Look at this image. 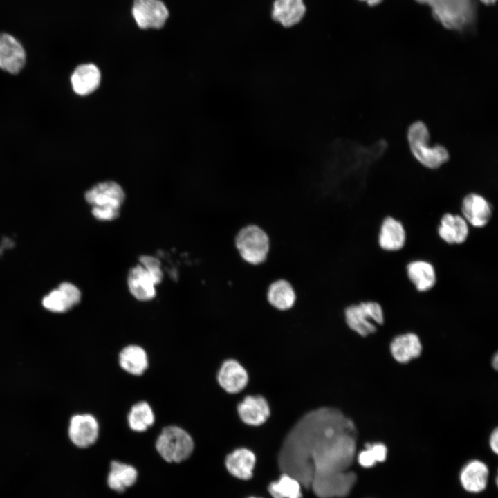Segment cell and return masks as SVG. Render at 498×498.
Listing matches in <instances>:
<instances>
[{"instance_id":"obj_1","label":"cell","mask_w":498,"mask_h":498,"mask_svg":"<svg viewBox=\"0 0 498 498\" xmlns=\"http://www.w3.org/2000/svg\"><path fill=\"white\" fill-rule=\"evenodd\" d=\"M353 422L340 410L324 407L305 414L287 435L279 454L280 465L295 473L315 492L328 497L347 481L346 469L356 449Z\"/></svg>"},{"instance_id":"obj_2","label":"cell","mask_w":498,"mask_h":498,"mask_svg":"<svg viewBox=\"0 0 498 498\" xmlns=\"http://www.w3.org/2000/svg\"><path fill=\"white\" fill-rule=\"evenodd\" d=\"M433 17L449 30L463 31L476 20L474 0H427Z\"/></svg>"},{"instance_id":"obj_3","label":"cell","mask_w":498,"mask_h":498,"mask_svg":"<svg viewBox=\"0 0 498 498\" xmlns=\"http://www.w3.org/2000/svg\"><path fill=\"white\" fill-rule=\"evenodd\" d=\"M407 140L410 151L423 166L436 169L448 161L450 154L441 145L430 146V133L422 121L413 122L407 131Z\"/></svg>"},{"instance_id":"obj_4","label":"cell","mask_w":498,"mask_h":498,"mask_svg":"<svg viewBox=\"0 0 498 498\" xmlns=\"http://www.w3.org/2000/svg\"><path fill=\"white\" fill-rule=\"evenodd\" d=\"M234 244L241 259L252 266L264 263L270 250L268 235L261 227L254 224L246 225L239 230Z\"/></svg>"},{"instance_id":"obj_5","label":"cell","mask_w":498,"mask_h":498,"mask_svg":"<svg viewBox=\"0 0 498 498\" xmlns=\"http://www.w3.org/2000/svg\"><path fill=\"white\" fill-rule=\"evenodd\" d=\"M156 449L168 463H181L193 452L194 443L192 436L184 429L170 425L163 429L156 441Z\"/></svg>"},{"instance_id":"obj_6","label":"cell","mask_w":498,"mask_h":498,"mask_svg":"<svg viewBox=\"0 0 498 498\" xmlns=\"http://www.w3.org/2000/svg\"><path fill=\"white\" fill-rule=\"evenodd\" d=\"M344 316L348 326L363 337L375 333L377 326L382 325L385 321L380 304L371 301L347 306Z\"/></svg>"},{"instance_id":"obj_7","label":"cell","mask_w":498,"mask_h":498,"mask_svg":"<svg viewBox=\"0 0 498 498\" xmlns=\"http://www.w3.org/2000/svg\"><path fill=\"white\" fill-rule=\"evenodd\" d=\"M132 15L140 28H160L167 21L169 12L160 0H134Z\"/></svg>"},{"instance_id":"obj_8","label":"cell","mask_w":498,"mask_h":498,"mask_svg":"<svg viewBox=\"0 0 498 498\" xmlns=\"http://www.w3.org/2000/svg\"><path fill=\"white\" fill-rule=\"evenodd\" d=\"M99 432V423L91 414H77L70 421L68 436L77 447L84 448L93 445L98 438Z\"/></svg>"},{"instance_id":"obj_9","label":"cell","mask_w":498,"mask_h":498,"mask_svg":"<svg viewBox=\"0 0 498 498\" xmlns=\"http://www.w3.org/2000/svg\"><path fill=\"white\" fill-rule=\"evenodd\" d=\"M84 196L93 207L120 209L125 194L118 183L109 181L94 185L85 193Z\"/></svg>"},{"instance_id":"obj_10","label":"cell","mask_w":498,"mask_h":498,"mask_svg":"<svg viewBox=\"0 0 498 498\" xmlns=\"http://www.w3.org/2000/svg\"><path fill=\"white\" fill-rule=\"evenodd\" d=\"M26 63V52L12 35L0 34V68L12 74L18 73Z\"/></svg>"},{"instance_id":"obj_11","label":"cell","mask_w":498,"mask_h":498,"mask_svg":"<svg viewBox=\"0 0 498 498\" xmlns=\"http://www.w3.org/2000/svg\"><path fill=\"white\" fill-rule=\"evenodd\" d=\"M461 212L468 223L475 228H482L490 221L492 210L490 204L483 196L470 193L463 199Z\"/></svg>"},{"instance_id":"obj_12","label":"cell","mask_w":498,"mask_h":498,"mask_svg":"<svg viewBox=\"0 0 498 498\" xmlns=\"http://www.w3.org/2000/svg\"><path fill=\"white\" fill-rule=\"evenodd\" d=\"M80 299L81 292L76 286L63 282L44 297L42 304L50 311L63 313L77 304Z\"/></svg>"},{"instance_id":"obj_13","label":"cell","mask_w":498,"mask_h":498,"mask_svg":"<svg viewBox=\"0 0 498 498\" xmlns=\"http://www.w3.org/2000/svg\"><path fill=\"white\" fill-rule=\"evenodd\" d=\"M306 12V7L304 0H274L271 17L282 26L290 28L298 24Z\"/></svg>"},{"instance_id":"obj_14","label":"cell","mask_w":498,"mask_h":498,"mask_svg":"<svg viewBox=\"0 0 498 498\" xmlns=\"http://www.w3.org/2000/svg\"><path fill=\"white\" fill-rule=\"evenodd\" d=\"M220 386L227 392L241 391L248 382V375L243 367L235 360H225L217 374Z\"/></svg>"},{"instance_id":"obj_15","label":"cell","mask_w":498,"mask_h":498,"mask_svg":"<svg viewBox=\"0 0 498 498\" xmlns=\"http://www.w3.org/2000/svg\"><path fill=\"white\" fill-rule=\"evenodd\" d=\"M438 234L448 244L463 243L468 237V223L461 215L446 213L440 220Z\"/></svg>"},{"instance_id":"obj_16","label":"cell","mask_w":498,"mask_h":498,"mask_svg":"<svg viewBox=\"0 0 498 498\" xmlns=\"http://www.w3.org/2000/svg\"><path fill=\"white\" fill-rule=\"evenodd\" d=\"M239 417L245 423L257 426L266 422L270 416V407L261 396H247L237 407Z\"/></svg>"},{"instance_id":"obj_17","label":"cell","mask_w":498,"mask_h":498,"mask_svg":"<svg viewBox=\"0 0 498 498\" xmlns=\"http://www.w3.org/2000/svg\"><path fill=\"white\" fill-rule=\"evenodd\" d=\"M101 73L93 64H83L74 70L71 82L73 91L79 95H88L100 86Z\"/></svg>"},{"instance_id":"obj_18","label":"cell","mask_w":498,"mask_h":498,"mask_svg":"<svg viewBox=\"0 0 498 498\" xmlns=\"http://www.w3.org/2000/svg\"><path fill=\"white\" fill-rule=\"evenodd\" d=\"M406 232L402 223L391 216L386 217L380 226L378 244L386 251H398L403 248Z\"/></svg>"},{"instance_id":"obj_19","label":"cell","mask_w":498,"mask_h":498,"mask_svg":"<svg viewBox=\"0 0 498 498\" xmlns=\"http://www.w3.org/2000/svg\"><path fill=\"white\" fill-rule=\"evenodd\" d=\"M127 284L130 293L137 299L148 301L156 296V284L149 274L140 265L131 268Z\"/></svg>"},{"instance_id":"obj_20","label":"cell","mask_w":498,"mask_h":498,"mask_svg":"<svg viewBox=\"0 0 498 498\" xmlns=\"http://www.w3.org/2000/svg\"><path fill=\"white\" fill-rule=\"evenodd\" d=\"M138 472L133 465L112 461L107 474V483L113 491L122 493L137 481Z\"/></svg>"},{"instance_id":"obj_21","label":"cell","mask_w":498,"mask_h":498,"mask_svg":"<svg viewBox=\"0 0 498 498\" xmlns=\"http://www.w3.org/2000/svg\"><path fill=\"white\" fill-rule=\"evenodd\" d=\"M390 351L397 362L407 363L421 355L422 344L417 335L407 333L399 335L392 340Z\"/></svg>"},{"instance_id":"obj_22","label":"cell","mask_w":498,"mask_h":498,"mask_svg":"<svg viewBox=\"0 0 498 498\" xmlns=\"http://www.w3.org/2000/svg\"><path fill=\"white\" fill-rule=\"evenodd\" d=\"M409 281L419 292L432 289L436 282V274L432 264L424 260H414L407 265Z\"/></svg>"},{"instance_id":"obj_23","label":"cell","mask_w":498,"mask_h":498,"mask_svg":"<svg viewBox=\"0 0 498 498\" xmlns=\"http://www.w3.org/2000/svg\"><path fill=\"white\" fill-rule=\"evenodd\" d=\"M255 461V454L252 451L246 448H239L227 456L225 467L232 475L246 480L252 476Z\"/></svg>"},{"instance_id":"obj_24","label":"cell","mask_w":498,"mask_h":498,"mask_svg":"<svg viewBox=\"0 0 498 498\" xmlns=\"http://www.w3.org/2000/svg\"><path fill=\"white\" fill-rule=\"evenodd\" d=\"M266 299L275 308L286 311L291 308L295 304L296 294L293 286L288 281L279 279L268 286Z\"/></svg>"},{"instance_id":"obj_25","label":"cell","mask_w":498,"mask_h":498,"mask_svg":"<svg viewBox=\"0 0 498 498\" xmlns=\"http://www.w3.org/2000/svg\"><path fill=\"white\" fill-rule=\"evenodd\" d=\"M118 362L123 370L135 376L142 375L149 365L147 352L142 347L136 344L124 347L119 353Z\"/></svg>"},{"instance_id":"obj_26","label":"cell","mask_w":498,"mask_h":498,"mask_svg":"<svg viewBox=\"0 0 498 498\" xmlns=\"http://www.w3.org/2000/svg\"><path fill=\"white\" fill-rule=\"evenodd\" d=\"M488 469L485 463L473 460L469 462L460 474L463 488L470 492H479L487 485Z\"/></svg>"},{"instance_id":"obj_27","label":"cell","mask_w":498,"mask_h":498,"mask_svg":"<svg viewBox=\"0 0 498 498\" xmlns=\"http://www.w3.org/2000/svg\"><path fill=\"white\" fill-rule=\"evenodd\" d=\"M127 421L129 427L135 432H144L153 425L155 415L150 405L145 401H140L132 406Z\"/></svg>"},{"instance_id":"obj_28","label":"cell","mask_w":498,"mask_h":498,"mask_svg":"<svg viewBox=\"0 0 498 498\" xmlns=\"http://www.w3.org/2000/svg\"><path fill=\"white\" fill-rule=\"evenodd\" d=\"M268 491L273 498H302L300 481L288 474H282L272 482Z\"/></svg>"},{"instance_id":"obj_29","label":"cell","mask_w":498,"mask_h":498,"mask_svg":"<svg viewBox=\"0 0 498 498\" xmlns=\"http://www.w3.org/2000/svg\"><path fill=\"white\" fill-rule=\"evenodd\" d=\"M387 454V447L381 443H367L365 449L358 456L359 464L364 468H370L377 462H382Z\"/></svg>"},{"instance_id":"obj_30","label":"cell","mask_w":498,"mask_h":498,"mask_svg":"<svg viewBox=\"0 0 498 498\" xmlns=\"http://www.w3.org/2000/svg\"><path fill=\"white\" fill-rule=\"evenodd\" d=\"M140 265L149 274L155 284L160 283L163 275L160 261L152 256L142 255L140 257Z\"/></svg>"},{"instance_id":"obj_31","label":"cell","mask_w":498,"mask_h":498,"mask_svg":"<svg viewBox=\"0 0 498 498\" xmlns=\"http://www.w3.org/2000/svg\"><path fill=\"white\" fill-rule=\"evenodd\" d=\"M120 209L113 208L93 207L92 214L95 218L100 221H111L116 219Z\"/></svg>"},{"instance_id":"obj_32","label":"cell","mask_w":498,"mask_h":498,"mask_svg":"<svg viewBox=\"0 0 498 498\" xmlns=\"http://www.w3.org/2000/svg\"><path fill=\"white\" fill-rule=\"evenodd\" d=\"M489 443L492 450L497 454L498 452V431L497 428L492 431L490 436Z\"/></svg>"},{"instance_id":"obj_33","label":"cell","mask_w":498,"mask_h":498,"mask_svg":"<svg viewBox=\"0 0 498 498\" xmlns=\"http://www.w3.org/2000/svg\"><path fill=\"white\" fill-rule=\"evenodd\" d=\"M383 0H365L367 4L369 6H374L380 4Z\"/></svg>"},{"instance_id":"obj_34","label":"cell","mask_w":498,"mask_h":498,"mask_svg":"<svg viewBox=\"0 0 498 498\" xmlns=\"http://www.w3.org/2000/svg\"><path fill=\"white\" fill-rule=\"evenodd\" d=\"M497 365H498V356H497V353H495V356H494L493 358H492V366L495 369H497Z\"/></svg>"},{"instance_id":"obj_35","label":"cell","mask_w":498,"mask_h":498,"mask_svg":"<svg viewBox=\"0 0 498 498\" xmlns=\"http://www.w3.org/2000/svg\"><path fill=\"white\" fill-rule=\"evenodd\" d=\"M479 1L486 6H492L497 1V0H479Z\"/></svg>"},{"instance_id":"obj_36","label":"cell","mask_w":498,"mask_h":498,"mask_svg":"<svg viewBox=\"0 0 498 498\" xmlns=\"http://www.w3.org/2000/svg\"><path fill=\"white\" fill-rule=\"evenodd\" d=\"M358 1L365 2V0H358Z\"/></svg>"},{"instance_id":"obj_37","label":"cell","mask_w":498,"mask_h":498,"mask_svg":"<svg viewBox=\"0 0 498 498\" xmlns=\"http://www.w3.org/2000/svg\"><path fill=\"white\" fill-rule=\"evenodd\" d=\"M249 498H256V497H249Z\"/></svg>"}]
</instances>
